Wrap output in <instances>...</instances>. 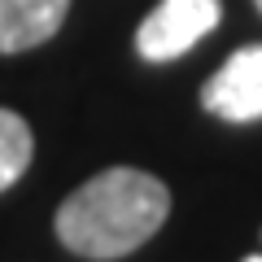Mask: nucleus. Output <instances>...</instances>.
<instances>
[{"label": "nucleus", "mask_w": 262, "mask_h": 262, "mask_svg": "<svg viewBox=\"0 0 262 262\" xmlns=\"http://www.w3.org/2000/svg\"><path fill=\"white\" fill-rule=\"evenodd\" d=\"M170 214V188L136 166L96 170L57 206V241L79 258L114 262L136 253Z\"/></svg>", "instance_id": "obj_1"}, {"label": "nucleus", "mask_w": 262, "mask_h": 262, "mask_svg": "<svg viewBox=\"0 0 262 262\" xmlns=\"http://www.w3.org/2000/svg\"><path fill=\"white\" fill-rule=\"evenodd\" d=\"M223 18L219 0H162L136 31V53L144 61H175L196 48Z\"/></svg>", "instance_id": "obj_2"}, {"label": "nucleus", "mask_w": 262, "mask_h": 262, "mask_svg": "<svg viewBox=\"0 0 262 262\" xmlns=\"http://www.w3.org/2000/svg\"><path fill=\"white\" fill-rule=\"evenodd\" d=\"M201 105L227 122L262 118V44L236 48L201 88Z\"/></svg>", "instance_id": "obj_3"}, {"label": "nucleus", "mask_w": 262, "mask_h": 262, "mask_svg": "<svg viewBox=\"0 0 262 262\" xmlns=\"http://www.w3.org/2000/svg\"><path fill=\"white\" fill-rule=\"evenodd\" d=\"M70 0H0V53H27L61 31Z\"/></svg>", "instance_id": "obj_4"}, {"label": "nucleus", "mask_w": 262, "mask_h": 262, "mask_svg": "<svg viewBox=\"0 0 262 262\" xmlns=\"http://www.w3.org/2000/svg\"><path fill=\"white\" fill-rule=\"evenodd\" d=\"M31 158H35V136H31L27 118L13 110H0V192L27 175Z\"/></svg>", "instance_id": "obj_5"}, {"label": "nucleus", "mask_w": 262, "mask_h": 262, "mask_svg": "<svg viewBox=\"0 0 262 262\" xmlns=\"http://www.w3.org/2000/svg\"><path fill=\"white\" fill-rule=\"evenodd\" d=\"M245 262H262V253H249V258H245Z\"/></svg>", "instance_id": "obj_6"}, {"label": "nucleus", "mask_w": 262, "mask_h": 262, "mask_svg": "<svg viewBox=\"0 0 262 262\" xmlns=\"http://www.w3.org/2000/svg\"><path fill=\"white\" fill-rule=\"evenodd\" d=\"M253 5H258V9H262V0H253Z\"/></svg>", "instance_id": "obj_7"}]
</instances>
